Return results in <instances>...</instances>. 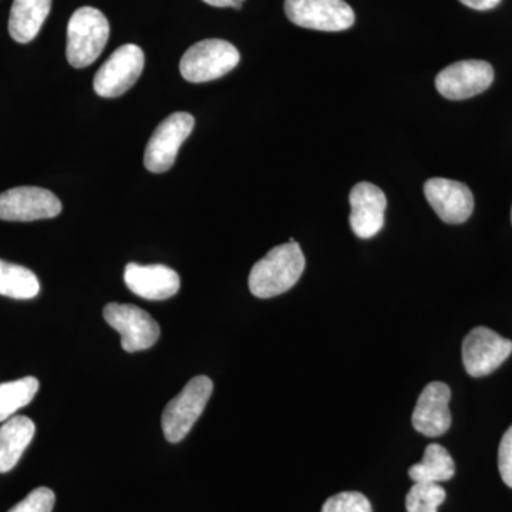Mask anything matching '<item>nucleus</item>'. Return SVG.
I'll return each mask as SVG.
<instances>
[{"label": "nucleus", "instance_id": "26", "mask_svg": "<svg viewBox=\"0 0 512 512\" xmlns=\"http://www.w3.org/2000/svg\"><path fill=\"white\" fill-rule=\"evenodd\" d=\"M202 2L208 3V5L214 6V8L241 9L242 3L245 0H202Z\"/></svg>", "mask_w": 512, "mask_h": 512}, {"label": "nucleus", "instance_id": "10", "mask_svg": "<svg viewBox=\"0 0 512 512\" xmlns=\"http://www.w3.org/2000/svg\"><path fill=\"white\" fill-rule=\"evenodd\" d=\"M511 353V340L484 326L471 330L463 342L464 367L468 375L473 377L491 375Z\"/></svg>", "mask_w": 512, "mask_h": 512}, {"label": "nucleus", "instance_id": "24", "mask_svg": "<svg viewBox=\"0 0 512 512\" xmlns=\"http://www.w3.org/2000/svg\"><path fill=\"white\" fill-rule=\"evenodd\" d=\"M498 468L501 478L508 487L512 488V426L505 431L498 450Z\"/></svg>", "mask_w": 512, "mask_h": 512}, {"label": "nucleus", "instance_id": "17", "mask_svg": "<svg viewBox=\"0 0 512 512\" xmlns=\"http://www.w3.org/2000/svg\"><path fill=\"white\" fill-rule=\"evenodd\" d=\"M52 9V0H15L10 9L9 33L15 42H32Z\"/></svg>", "mask_w": 512, "mask_h": 512}, {"label": "nucleus", "instance_id": "22", "mask_svg": "<svg viewBox=\"0 0 512 512\" xmlns=\"http://www.w3.org/2000/svg\"><path fill=\"white\" fill-rule=\"evenodd\" d=\"M322 512H373L367 497L356 491H345L330 497L323 504Z\"/></svg>", "mask_w": 512, "mask_h": 512}, {"label": "nucleus", "instance_id": "2", "mask_svg": "<svg viewBox=\"0 0 512 512\" xmlns=\"http://www.w3.org/2000/svg\"><path fill=\"white\" fill-rule=\"evenodd\" d=\"M110 23L99 9H77L67 25V62L74 69H84L96 62L109 42Z\"/></svg>", "mask_w": 512, "mask_h": 512}, {"label": "nucleus", "instance_id": "9", "mask_svg": "<svg viewBox=\"0 0 512 512\" xmlns=\"http://www.w3.org/2000/svg\"><path fill=\"white\" fill-rule=\"evenodd\" d=\"M494 82V69L484 60H461L441 70L436 89L448 100H466L484 93Z\"/></svg>", "mask_w": 512, "mask_h": 512}, {"label": "nucleus", "instance_id": "3", "mask_svg": "<svg viewBox=\"0 0 512 512\" xmlns=\"http://www.w3.org/2000/svg\"><path fill=\"white\" fill-rule=\"evenodd\" d=\"M214 383L210 377L197 376L185 384L181 393L165 406L161 426L170 443H180L190 433L194 424L204 413L210 400Z\"/></svg>", "mask_w": 512, "mask_h": 512}, {"label": "nucleus", "instance_id": "15", "mask_svg": "<svg viewBox=\"0 0 512 512\" xmlns=\"http://www.w3.org/2000/svg\"><path fill=\"white\" fill-rule=\"evenodd\" d=\"M124 282L131 292L148 301H165L180 291L181 279L165 265L128 264Z\"/></svg>", "mask_w": 512, "mask_h": 512}, {"label": "nucleus", "instance_id": "13", "mask_svg": "<svg viewBox=\"0 0 512 512\" xmlns=\"http://www.w3.org/2000/svg\"><path fill=\"white\" fill-rule=\"evenodd\" d=\"M350 227L356 237L369 239L379 234L384 227L387 200L382 188L375 184H356L350 191Z\"/></svg>", "mask_w": 512, "mask_h": 512}, {"label": "nucleus", "instance_id": "1", "mask_svg": "<svg viewBox=\"0 0 512 512\" xmlns=\"http://www.w3.org/2000/svg\"><path fill=\"white\" fill-rule=\"evenodd\" d=\"M305 265V256L298 242H288L272 248L251 269L249 291L261 299L282 295L301 279Z\"/></svg>", "mask_w": 512, "mask_h": 512}, {"label": "nucleus", "instance_id": "23", "mask_svg": "<svg viewBox=\"0 0 512 512\" xmlns=\"http://www.w3.org/2000/svg\"><path fill=\"white\" fill-rule=\"evenodd\" d=\"M55 503V493L50 488L39 487L8 512H52Z\"/></svg>", "mask_w": 512, "mask_h": 512}, {"label": "nucleus", "instance_id": "25", "mask_svg": "<svg viewBox=\"0 0 512 512\" xmlns=\"http://www.w3.org/2000/svg\"><path fill=\"white\" fill-rule=\"evenodd\" d=\"M460 2L466 5L467 8L485 12V10L497 8L501 0H460Z\"/></svg>", "mask_w": 512, "mask_h": 512}, {"label": "nucleus", "instance_id": "16", "mask_svg": "<svg viewBox=\"0 0 512 512\" xmlns=\"http://www.w3.org/2000/svg\"><path fill=\"white\" fill-rule=\"evenodd\" d=\"M35 431V423L25 416L10 417L0 426V473H8L19 463Z\"/></svg>", "mask_w": 512, "mask_h": 512}, {"label": "nucleus", "instance_id": "27", "mask_svg": "<svg viewBox=\"0 0 512 512\" xmlns=\"http://www.w3.org/2000/svg\"><path fill=\"white\" fill-rule=\"evenodd\" d=\"M511 218H512V212H511Z\"/></svg>", "mask_w": 512, "mask_h": 512}, {"label": "nucleus", "instance_id": "7", "mask_svg": "<svg viewBox=\"0 0 512 512\" xmlns=\"http://www.w3.org/2000/svg\"><path fill=\"white\" fill-rule=\"evenodd\" d=\"M293 25L319 32H342L355 25V12L345 0H285Z\"/></svg>", "mask_w": 512, "mask_h": 512}, {"label": "nucleus", "instance_id": "14", "mask_svg": "<svg viewBox=\"0 0 512 512\" xmlns=\"http://www.w3.org/2000/svg\"><path fill=\"white\" fill-rule=\"evenodd\" d=\"M450 399L451 390L446 383L427 384L414 407V429L426 437H440L446 434L451 426V413L448 409Z\"/></svg>", "mask_w": 512, "mask_h": 512}, {"label": "nucleus", "instance_id": "8", "mask_svg": "<svg viewBox=\"0 0 512 512\" xmlns=\"http://www.w3.org/2000/svg\"><path fill=\"white\" fill-rule=\"evenodd\" d=\"M103 316L111 328L120 333L121 348L128 353L150 349L160 338L156 319L138 306L109 303Z\"/></svg>", "mask_w": 512, "mask_h": 512}, {"label": "nucleus", "instance_id": "18", "mask_svg": "<svg viewBox=\"0 0 512 512\" xmlns=\"http://www.w3.org/2000/svg\"><path fill=\"white\" fill-rule=\"evenodd\" d=\"M456 474V464L450 453L440 444H430L424 451L421 463L410 467L409 477L414 483H436L451 480Z\"/></svg>", "mask_w": 512, "mask_h": 512}, {"label": "nucleus", "instance_id": "5", "mask_svg": "<svg viewBox=\"0 0 512 512\" xmlns=\"http://www.w3.org/2000/svg\"><path fill=\"white\" fill-rule=\"evenodd\" d=\"M195 119L190 113L178 111L158 124L147 143L144 165L154 174L171 170L177 160L178 151L192 133Z\"/></svg>", "mask_w": 512, "mask_h": 512}, {"label": "nucleus", "instance_id": "11", "mask_svg": "<svg viewBox=\"0 0 512 512\" xmlns=\"http://www.w3.org/2000/svg\"><path fill=\"white\" fill-rule=\"evenodd\" d=\"M62 212L53 192L39 187H18L0 194V220L29 222L49 220Z\"/></svg>", "mask_w": 512, "mask_h": 512}, {"label": "nucleus", "instance_id": "21", "mask_svg": "<svg viewBox=\"0 0 512 512\" xmlns=\"http://www.w3.org/2000/svg\"><path fill=\"white\" fill-rule=\"evenodd\" d=\"M446 490L436 483H414L406 497L407 512H437L446 500Z\"/></svg>", "mask_w": 512, "mask_h": 512}, {"label": "nucleus", "instance_id": "6", "mask_svg": "<svg viewBox=\"0 0 512 512\" xmlns=\"http://www.w3.org/2000/svg\"><path fill=\"white\" fill-rule=\"evenodd\" d=\"M146 57L141 47L124 45L106 60L94 76V92L104 99H114L127 93L144 70Z\"/></svg>", "mask_w": 512, "mask_h": 512}, {"label": "nucleus", "instance_id": "19", "mask_svg": "<svg viewBox=\"0 0 512 512\" xmlns=\"http://www.w3.org/2000/svg\"><path fill=\"white\" fill-rule=\"evenodd\" d=\"M39 292L40 282L35 272L0 259V295L13 299H32Z\"/></svg>", "mask_w": 512, "mask_h": 512}, {"label": "nucleus", "instance_id": "4", "mask_svg": "<svg viewBox=\"0 0 512 512\" xmlns=\"http://www.w3.org/2000/svg\"><path fill=\"white\" fill-rule=\"evenodd\" d=\"M239 62L237 47L227 40H201L184 53L180 73L190 83L212 82L234 70Z\"/></svg>", "mask_w": 512, "mask_h": 512}, {"label": "nucleus", "instance_id": "20", "mask_svg": "<svg viewBox=\"0 0 512 512\" xmlns=\"http://www.w3.org/2000/svg\"><path fill=\"white\" fill-rule=\"evenodd\" d=\"M39 380L28 376L15 382L0 383V423L9 420L22 407L32 402L39 390Z\"/></svg>", "mask_w": 512, "mask_h": 512}, {"label": "nucleus", "instance_id": "12", "mask_svg": "<svg viewBox=\"0 0 512 512\" xmlns=\"http://www.w3.org/2000/svg\"><path fill=\"white\" fill-rule=\"evenodd\" d=\"M424 195L446 224H463L473 214V192L466 184L447 178H430L424 184Z\"/></svg>", "mask_w": 512, "mask_h": 512}]
</instances>
